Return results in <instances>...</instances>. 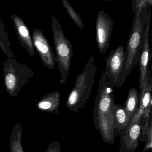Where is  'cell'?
Instances as JSON below:
<instances>
[{
    "mask_svg": "<svg viewBox=\"0 0 152 152\" xmlns=\"http://www.w3.org/2000/svg\"><path fill=\"white\" fill-rule=\"evenodd\" d=\"M114 88L103 72L92 112L95 128L99 131L103 141L111 145L115 141L113 110L115 104Z\"/></svg>",
    "mask_w": 152,
    "mask_h": 152,
    "instance_id": "obj_1",
    "label": "cell"
},
{
    "mask_svg": "<svg viewBox=\"0 0 152 152\" xmlns=\"http://www.w3.org/2000/svg\"><path fill=\"white\" fill-rule=\"evenodd\" d=\"M97 69L94 56H91L81 73L77 77L74 87L66 99V107L72 112L77 113L86 106Z\"/></svg>",
    "mask_w": 152,
    "mask_h": 152,
    "instance_id": "obj_2",
    "label": "cell"
},
{
    "mask_svg": "<svg viewBox=\"0 0 152 152\" xmlns=\"http://www.w3.org/2000/svg\"><path fill=\"white\" fill-rule=\"evenodd\" d=\"M141 10L135 14L131 31L124 51V60L122 72L120 80V88L123 85L125 80L132 69L138 63L140 53L145 41V24L139 19Z\"/></svg>",
    "mask_w": 152,
    "mask_h": 152,
    "instance_id": "obj_3",
    "label": "cell"
},
{
    "mask_svg": "<svg viewBox=\"0 0 152 152\" xmlns=\"http://www.w3.org/2000/svg\"><path fill=\"white\" fill-rule=\"evenodd\" d=\"M2 66L6 91L15 97L34 77V71L25 64L18 62L15 58L6 59L2 63Z\"/></svg>",
    "mask_w": 152,
    "mask_h": 152,
    "instance_id": "obj_4",
    "label": "cell"
},
{
    "mask_svg": "<svg viewBox=\"0 0 152 152\" xmlns=\"http://www.w3.org/2000/svg\"><path fill=\"white\" fill-rule=\"evenodd\" d=\"M51 20V31L56 59L61 76L60 82L65 84L70 72L71 61L74 55L72 46L65 36L62 27L55 16H52Z\"/></svg>",
    "mask_w": 152,
    "mask_h": 152,
    "instance_id": "obj_5",
    "label": "cell"
},
{
    "mask_svg": "<svg viewBox=\"0 0 152 152\" xmlns=\"http://www.w3.org/2000/svg\"><path fill=\"white\" fill-rule=\"evenodd\" d=\"M142 114L138 110L123 133L121 135L119 152H135L139 145L143 129Z\"/></svg>",
    "mask_w": 152,
    "mask_h": 152,
    "instance_id": "obj_6",
    "label": "cell"
},
{
    "mask_svg": "<svg viewBox=\"0 0 152 152\" xmlns=\"http://www.w3.org/2000/svg\"><path fill=\"white\" fill-rule=\"evenodd\" d=\"M125 49L120 46L111 51L105 62V70L104 72L106 77L113 87L120 88V82L122 72Z\"/></svg>",
    "mask_w": 152,
    "mask_h": 152,
    "instance_id": "obj_7",
    "label": "cell"
},
{
    "mask_svg": "<svg viewBox=\"0 0 152 152\" xmlns=\"http://www.w3.org/2000/svg\"><path fill=\"white\" fill-rule=\"evenodd\" d=\"M113 29V21L108 14L103 10L98 13L96 22V39L100 54L107 52Z\"/></svg>",
    "mask_w": 152,
    "mask_h": 152,
    "instance_id": "obj_8",
    "label": "cell"
},
{
    "mask_svg": "<svg viewBox=\"0 0 152 152\" xmlns=\"http://www.w3.org/2000/svg\"><path fill=\"white\" fill-rule=\"evenodd\" d=\"M32 39L43 64L50 69L55 68L57 64L56 55L42 31L38 28L34 29Z\"/></svg>",
    "mask_w": 152,
    "mask_h": 152,
    "instance_id": "obj_9",
    "label": "cell"
},
{
    "mask_svg": "<svg viewBox=\"0 0 152 152\" xmlns=\"http://www.w3.org/2000/svg\"><path fill=\"white\" fill-rule=\"evenodd\" d=\"M151 12L149 10L147 17L146 22L145 26V41L139 59V83L140 91L141 90L145 83L147 81V75L149 72V66L152 57V51L150 48L149 43V32H150V17Z\"/></svg>",
    "mask_w": 152,
    "mask_h": 152,
    "instance_id": "obj_10",
    "label": "cell"
},
{
    "mask_svg": "<svg viewBox=\"0 0 152 152\" xmlns=\"http://www.w3.org/2000/svg\"><path fill=\"white\" fill-rule=\"evenodd\" d=\"M10 18L14 23L16 34L19 44L25 49L30 56H34L35 54L32 39L30 31L23 20L17 15H12Z\"/></svg>",
    "mask_w": 152,
    "mask_h": 152,
    "instance_id": "obj_11",
    "label": "cell"
},
{
    "mask_svg": "<svg viewBox=\"0 0 152 152\" xmlns=\"http://www.w3.org/2000/svg\"><path fill=\"white\" fill-rule=\"evenodd\" d=\"M113 123L114 127V136H121L130 122L123 107L119 104H114L113 107Z\"/></svg>",
    "mask_w": 152,
    "mask_h": 152,
    "instance_id": "obj_12",
    "label": "cell"
},
{
    "mask_svg": "<svg viewBox=\"0 0 152 152\" xmlns=\"http://www.w3.org/2000/svg\"><path fill=\"white\" fill-rule=\"evenodd\" d=\"M60 104V93L59 91H55L42 98L36 106L42 111L58 114Z\"/></svg>",
    "mask_w": 152,
    "mask_h": 152,
    "instance_id": "obj_13",
    "label": "cell"
},
{
    "mask_svg": "<svg viewBox=\"0 0 152 152\" xmlns=\"http://www.w3.org/2000/svg\"><path fill=\"white\" fill-rule=\"evenodd\" d=\"M139 91L135 88L129 90L128 96L124 104L123 108L130 120H131L137 113L139 107Z\"/></svg>",
    "mask_w": 152,
    "mask_h": 152,
    "instance_id": "obj_14",
    "label": "cell"
},
{
    "mask_svg": "<svg viewBox=\"0 0 152 152\" xmlns=\"http://www.w3.org/2000/svg\"><path fill=\"white\" fill-rule=\"evenodd\" d=\"M0 49L6 54L8 58H15V55L11 49V43L8 34L6 30L5 24L0 18Z\"/></svg>",
    "mask_w": 152,
    "mask_h": 152,
    "instance_id": "obj_15",
    "label": "cell"
},
{
    "mask_svg": "<svg viewBox=\"0 0 152 152\" xmlns=\"http://www.w3.org/2000/svg\"><path fill=\"white\" fill-rule=\"evenodd\" d=\"M11 152H24L22 144V128L19 124L15 125L10 137Z\"/></svg>",
    "mask_w": 152,
    "mask_h": 152,
    "instance_id": "obj_16",
    "label": "cell"
},
{
    "mask_svg": "<svg viewBox=\"0 0 152 152\" xmlns=\"http://www.w3.org/2000/svg\"><path fill=\"white\" fill-rule=\"evenodd\" d=\"M62 3L63 7L65 9L67 14L70 16L72 20L74 22L75 25L81 30H83L84 28V24L80 15L75 10L67 0H62Z\"/></svg>",
    "mask_w": 152,
    "mask_h": 152,
    "instance_id": "obj_17",
    "label": "cell"
},
{
    "mask_svg": "<svg viewBox=\"0 0 152 152\" xmlns=\"http://www.w3.org/2000/svg\"><path fill=\"white\" fill-rule=\"evenodd\" d=\"M151 0H133L132 3V11L136 14L139 10H142L144 8L152 6Z\"/></svg>",
    "mask_w": 152,
    "mask_h": 152,
    "instance_id": "obj_18",
    "label": "cell"
},
{
    "mask_svg": "<svg viewBox=\"0 0 152 152\" xmlns=\"http://www.w3.org/2000/svg\"><path fill=\"white\" fill-rule=\"evenodd\" d=\"M45 152H62L61 145L59 141L56 140L52 142Z\"/></svg>",
    "mask_w": 152,
    "mask_h": 152,
    "instance_id": "obj_19",
    "label": "cell"
}]
</instances>
